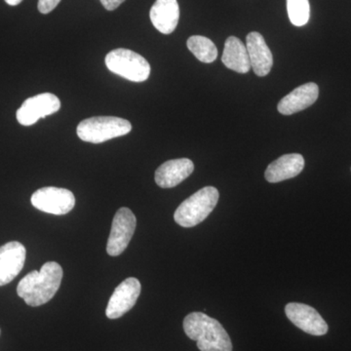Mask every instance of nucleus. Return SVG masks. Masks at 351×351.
<instances>
[{
    "label": "nucleus",
    "instance_id": "obj_1",
    "mask_svg": "<svg viewBox=\"0 0 351 351\" xmlns=\"http://www.w3.org/2000/svg\"><path fill=\"white\" fill-rule=\"evenodd\" d=\"M63 269L56 262L44 263L41 269L29 272L18 284L17 294L29 306H40L52 300L61 286Z\"/></svg>",
    "mask_w": 351,
    "mask_h": 351
},
{
    "label": "nucleus",
    "instance_id": "obj_2",
    "mask_svg": "<svg viewBox=\"0 0 351 351\" xmlns=\"http://www.w3.org/2000/svg\"><path fill=\"white\" fill-rule=\"evenodd\" d=\"M184 331L200 351H232V343L218 320L203 313H191L184 320Z\"/></svg>",
    "mask_w": 351,
    "mask_h": 351
},
{
    "label": "nucleus",
    "instance_id": "obj_3",
    "mask_svg": "<svg viewBox=\"0 0 351 351\" xmlns=\"http://www.w3.org/2000/svg\"><path fill=\"white\" fill-rule=\"evenodd\" d=\"M219 198V191L214 186L199 189L177 208L174 214L176 223L182 228L199 225L212 213L218 204Z\"/></svg>",
    "mask_w": 351,
    "mask_h": 351
},
{
    "label": "nucleus",
    "instance_id": "obj_4",
    "mask_svg": "<svg viewBox=\"0 0 351 351\" xmlns=\"http://www.w3.org/2000/svg\"><path fill=\"white\" fill-rule=\"evenodd\" d=\"M131 130L132 124L128 120L115 117H90L82 120L76 129L80 140L92 144H101L121 137Z\"/></svg>",
    "mask_w": 351,
    "mask_h": 351
},
{
    "label": "nucleus",
    "instance_id": "obj_5",
    "mask_svg": "<svg viewBox=\"0 0 351 351\" xmlns=\"http://www.w3.org/2000/svg\"><path fill=\"white\" fill-rule=\"evenodd\" d=\"M106 66L112 73L133 82H144L151 75L149 62L128 49L110 51L106 56Z\"/></svg>",
    "mask_w": 351,
    "mask_h": 351
},
{
    "label": "nucleus",
    "instance_id": "obj_6",
    "mask_svg": "<svg viewBox=\"0 0 351 351\" xmlns=\"http://www.w3.org/2000/svg\"><path fill=\"white\" fill-rule=\"evenodd\" d=\"M32 206L44 213L66 215L75 208V197L66 189L46 186L36 191L31 198Z\"/></svg>",
    "mask_w": 351,
    "mask_h": 351
},
{
    "label": "nucleus",
    "instance_id": "obj_7",
    "mask_svg": "<svg viewBox=\"0 0 351 351\" xmlns=\"http://www.w3.org/2000/svg\"><path fill=\"white\" fill-rule=\"evenodd\" d=\"M137 219L128 208H120L113 218L108 237L107 252L112 257H117L126 250L135 232Z\"/></svg>",
    "mask_w": 351,
    "mask_h": 351
},
{
    "label": "nucleus",
    "instance_id": "obj_8",
    "mask_svg": "<svg viewBox=\"0 0 351 351\" xmlns=\"http://www.w3.org/2000/svg\"><path fill=\"white\" fill-rule=\"evenodd\" d=\"M61 101L54 94L43 93L27 99L17 110V120L21 125L31 126L40 119L57 112Z\"/></svg>",
    "mask_w": 351,
    "mask_h": 351
},
{
    "label": "nucleus",
    "instance_id": "obj_9",
    "mask_svg": "<svg viewBox=\"0 0 351 351\" xmlns=\"http://www.w3.org/2000/svg\"><path fill=\"white\" fill-rule=\"evenodd\" d=\"M288 319L301 329L313 336H324L329 327L319 313L313 306L299 302H290L285 307Z\"/></svg>",
    "mask_w": 351,
    "mask_h": 351
},
{
    "label": "nucleus",
    "instance_id": "obj_10",
    "mask_svg": "<svg viewBox=\"0 0 351 351\" xmlns=\"http://www.w3.org/2000/svg\"><path fill=\"white\" fill-rule=\"evenodd\" d=\"M140 281L130 277L115 288L114 292L108 301L106 315L110 319H117L133 308L141 294Z\"/></svg>",
    "mask_w": 351,
    "mask_h": 351
},
{
    "label": "nucleus",
    "instance_id": "obj_11",
    "mask_svg": "<svg viewBox=\"0 0 351 351\" xmlns=\"http://www.w3.org/2000/svg\"><path fill=\"white\" fill-rule=\"evenodd\" d=\"M27 251L24 245L11 241L0 247V287L13 281L24 267Z\"/></svg>",
    "mask_w": 351,
    "mask_h": 351
},
{
    "label": "nucleus",
    "instance_id": "obj_12",
    "mask_svg": "<svg viewBox=\"0 0 351 351\" xmlns=\"http://www.w3.org/2000/svg\"><path fill=\"white\" fill-rule=\"evenodd\" d=\"M246 47L251 68L256 75L263 77L269 75L274 66V57L262 34L258 32H250L246 38Z\"/></svg>",
    "mask_w": 351,
    "mask_h": 351
},
{
    "label": "nucleus",
    "instance_id": "obj_13",
    "mask_svg": "<svg viewBox=\"0 0 351 351\" xmlns=\"http://www.w3.org/2000/svg\"><path fill=\"white\" fill-rule=\"evenodd\" d=\"M195 164L189 158L166 161L156 171V182L162 189L175 188L193 174Z\"/></svg>",
    "mask_w": 351,
    "mask_h": 351
},
{
    "label": "nucleus",
    "instance_id": "obj_14",
    "mask_svg": "<svg viewBox=\"0 0 351 351\" xmlns=\"http://www.w3.org/2000/svg\"><path fill=\"white\" fill-rule=\"evenodd\" d=\"M319 96V88L309 82L295 88L279 101L277 108L283 115H292L313 106Z\"/></svg>",
    "mask_w": 351,
    "mask_h": 351
},
{
    "label": "nucleus",
    "instance_id": "obj_15",
    "mask_svg": "<svg viewBox=\"0 0 351 351\" xmlns=\"http://www.w3.org/2000/svg\"><path fill=\"white\" fill-rule=\"evenodd\" d=\"M149 17L157 31L164 34H172L179 23V3L177 0H156L152 7Z\"/></svg>",
    "mask_w": 351,
    "mask_h": 351
},
{
    "label": "nucleus",
    "instance_id": "obj_16",
    "mask_svg": "<svg viewBox=\"0 0 351 351\" xmlns=\"http://www.w3.org/2000/svg\"><path fill=\"white\" fill-rule=\"evenodd\" d=\"M304 168V158L301 154H285L267 166L265 177L267 182L274 184L297 177Z\"/></svg>",
    "mask_w": 351,
    "mask_h": 351
},
{
    "label": "nucleus",
    "instance_id": "obj_17",
    "mask_svg": "<svg viewBox=\"0 0 351 351\" xmlns=\"http://www.w3.org/2000/svg\"><path fill=\"white\" fill-rule=\"evenodd\" d=\"M221 62L226 68L239 73H247L252 69L246 45L235 36L226 39Z\"/></svg>",
    "mask_w": 351,
    "mask_h": 351
},
{
    "label": "nucleus",
    "instance_id": "obj_18",
    "mask_svg": "<svg viewBox=\"0 0 351 351\" xmlns=\"http://www.w3.org/2000/svg\"><path fill=\"white\" fill-rule=\"evenodd\" d=\"M191 53L200 62L205 64L213 63L218 57V49L211 39L205 36H193L188 39L186 43Z\"/></svg>",
    "mask_w": 351,
    "mask_h": 351
},
{
    "label": "nucleus",
    "instance_id": "obj_19",
    "mask_svg": "<svg viewBox=\"0 0 351 351\" xmlns=\"http://www.w3.org/2000/svg\"><path fill=\"white\" fill-rule=\"evenodd\" d=\"M289 19L295 27H302L308 23L311 5L308 0H287Z\"/></svg>",
    "mask_w": 351,
    "mask_h": 351
},
{
    "label": "nucleus",
    "instance_id": "obj_20",
    "mask_svg": "<svg viewBox=\"0 0 351 351\" xmlns=\"http://www.w3.org/2000/svg\"><path fill=\"white\" fill-rule=\"evenodd\" d=\"M61 1L62 0H38V11L41 14H49Z\"/></svg>",
    "mask_w": 351,
    "mask_h": 351
},
{
    "label": "nucleus",
    "instance_id": "obj_21",
    "mask_svg": "<svg viewBox=\"0 0 351 351\" xmlns=\"http://www.w3.org/2000/svg\"><path fill=\"white\" fill-rule=\"evenodd\" d=\"M100 1L108 11H113L119 8L125 0H100Z\"/></svg>",
    "mask_w": 351,
    "mask_h": 351
},
{
    "label": "nucleus",
    "instance_id": "obj_22",
    "mask_svg": "<svg viewBox=\"0 0 351 351\" xmlns=\"http://www.w3.org/2000/svg\"><path fill=\"white\" fill-rule=\"evenodd\" d=\"M4 1L6 2L8 5L10 6H17L19 5L21 2L23 1V0H4Z\"/></svg>",
    "mask_w": 351,
    "mask_h": 351
},
{
    "label": "nucleus",
    "instance_id": "obj_23",
    "mask_svg": "<svg viewBox=\"0 0 351 351\" xmlns=\"http://www.w3.org/2000/svg\"><path fill=\"white\" fill-rule=\"evenodd\" d=\"M0 332H1V331H0Z\"/></svg>",
    "mask_w": 351,
    "mask_h": 351
}]
</instances>
